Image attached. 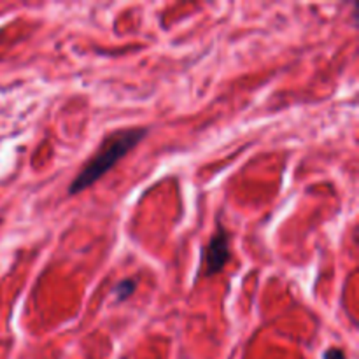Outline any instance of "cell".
<instances>
[{
    "instance_id": "6da1fadb",
    "label": "cell",
    "mask_w": 359,
    "mask_h": 359,
    "mask_svg": "<svg viewBox=\"0 0 359 359\" xmlns=\"http://www.w3.org/2000/svg\"><path fill=\"white\" fill-rule=\"evenodd\" d=\"M147 132L149 130L144 128V126H135V128L116 130L111 135L105 137L100 147L93 153V156L83 165L79 174L72 179L69 186V195L74 196L88 189L90 186L97 184L111 168L116 167L118 161H121L133 147L142 142Z\"/></svg>"
},
{
    "instance_id": "7a4b0ae2",
    "label": "cell",
    "mask_w": 359,
    "mask_h": 359,
    "mask_svg": "<svg viewBox=\"0 0 359 359\" xmlns=\"http://www.w3.org/2000/svg\"><path fill=\"white\" fill-rule=\"evenodd\" d=\"M230 235L223 224H217L216 231L210 235L209 242L202 252V272L205 277H212L223 272L226 263L230 262Z\"/></svg>"
},
{
    "instance_id": "3957f363",
    "label": "cell",
    "mask_w": 359,
    "mask_h": 359,
    "mask_svg": "<svg viewBox=\"0 0 359 359\" xmlns=\"http://www.w3.org/2000/svg\"><path fill=\"white\" fill-rule=\"evenodd\" d=\"M135 287H137V283L133 279L121 280V283L116 284V287H114L116 298H118V300H121V302L128 300V298L133 294V291H135Z\"/></svg>"
},
{
    "instance_id": "277c9868",
    "label": "cell",
    "mask_w": 359,
    "mask_h": 359,
    "mask_svg": "<svg viewBox=\"0 0 359 359\" xmlns=\"http://www.w3.org/2000/svg\"><path fill=\"white\" fill-rule=\"evenodd\" d=\"M323 359H347V358H346V354H344L342 349L332 347V349H326V353L323 354Z\"/></svg>"
}]
</instances>
